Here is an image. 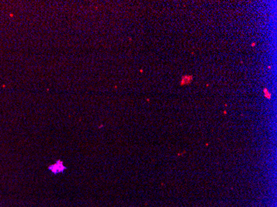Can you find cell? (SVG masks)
Masks as SVG:
<instances>
[{"instance_id": "cell-2", "label": "cell", "mask_w": 277, "mask_h": 207, "mask_svg": "<svg viewBox=\"0 0 277 207\" xmlns=\"http://www.w3.org/2000/svg\"><path fill=\"white\" fill-rule=\"evenodd\" d=\"M193 76H190V75H184V76H182V80H181L180 85H189L191 82L193 81Z\"/></svg>"}, {"instance_id": "cell-1", "label": "cell", "mask_w": 277, "mask_h": 207, "mask_svg": "<svg viewBox=\"0 0 277 207\" xmlns=\"http://www.w3.org/2000/svg\"><path fill=\"white\" fill-rule=\"evenodd\" d=\"M48 169L53 174H59V173H62L65 171L66 167L63 166L61 161H57V163L50 166Z\"/></svg>"}, {"instance_id": "cell-4", "label": "cell", "mask_w": 277, "mask_h": 207, "mask_svg": "<svg viewBox=\"0 0 277 207\" xmlns=\"http://www.w3.org/2000/svg\"><path fill=\"white\" fill-rule=\"evenodd\" d=\"M255 42H253V43L251 44V47H255Z\"/></svg>"}, {"instance_id": "cell-3", "label": "cell", "mask_w": 277, "mask_h": 207, "mask_svg": "<svg viewBox=\"0 0 277 207\" xmlns=\"http://www.w3.org/2000/svg\"><path fill=\"white\" fill-rule=\"evenodd\" d=\"M263 92H264V96L267 98L268 99H271V94L268 91V90H267V88H264L263 89Z\"/></svg>"}]
</instances>
